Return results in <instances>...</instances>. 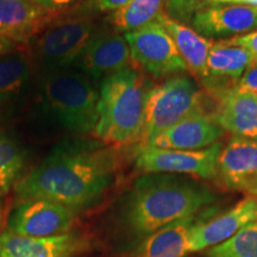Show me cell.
<instances>
[{
    "instance_id": "1",
    "label": "cell",
    "mask_w": 257,
    "mask_h": 257,
    "mask_svg": "<svg viewBox=\"0 0 257 257\" xmlns=\"http://www.w3.org/2000/svg\"><path fill=\"white\" fill-rule=\"evenodd\" d=\"M118 156L113 147L67 141L15 186L19 200L47 199L76 213L99 204L114 182Z\"/></svg>"
},
{
    "instance_id": "2",
    "label": "cell",
    "mask_w": 257,
    "mask_h": 257,
    "mask_svg": "<svg viewBox=\"0 0 257 257\" xmlns=\"http://www.w3.org/2000/svg\"><path fill=\"white\" fill-rule=\"evenodd\" d=\"M219 195L195 178L178 174H143L121 201L119 220L138 242L173 221L200 213Z\"/></svg>"
},
{
    "instance_id": "3",
    "label": "cell",
    "mask_w": 257,
    "mask_h": 257,
    "mask_svg": "<svg viewBox=\"0 0 257 257\" xmlns=\"http://www.w3.org/2000/svg\"><path fill=\"white\" fill-rule=\"evenodd\" d=\"M137 69L127 68L102 80L99 89V120L94 134L106 146L141 142L149 89Z\"/></svg>"
},
{
    "instance_id": "4",
    "label": "cell",
    "mask_w": 257,
    "mask_h": 257,
    "mask_svg": "<svg viewBox=\"0 0 257 257\" xmlns=\"http://www.w3.org/2000/svg\"><path fill=\"white\" fill-rule=\"evenodd\" d=\"M42 113L67 133H94L99 120V91L92 79L74 68L48 70L38 89Z\"/></svg>"
},
{
    "instance_id": "5",
    "label": "cell",
    "mask_w": 257,
    "mask_h": 257,
    "mask_svg": "<svg viewBox=\"0 0 257 257\" xmlns=\"http://www.w3.org/2000/svg\"><path fill=\"white\" fill-rule=\"evenodd\" d=\"M204 101V88L186 75L172 76L153 86L147 95L141 144L150 142L192 112H201Z\"/></svg>"
},
{
    "instance_id": "6",
    "label": "cell",
    "mask_w": 257,
    "mask_h": 257,
    "mask_svg": "<svg viewBox=\"0 0 257 257\" xmlns=\"http://www.w3.org/2000/svg\"><path fill=\"white\" fill-rule=\"evenodd\" d=\"M92 18H69L44 29L35 42L34 55L48 70L72 68L94 36Z\"/></svg>"
},
{
    "instance_id": "7",
    "label": "cell",
    "mask_w": 257,
    "mask_h": 257,
    "mask_svg": "<svg viewBox=\"0 0 257 257\" xmlns=\"http://www.w3.org/2000/svg\"><path fill=\"white\" fill-rule=\"evenodd\" d=\"M221 144L218 142L200 150L161 149L140 144L135 165L144 174H178L216 181L217 159Z\"/></svg>"
},
{
    "instance_id": "8",
    "label": "cell",
    "mask_w": 257,
    "mask_h": 257,
    "mask_svg": "<svg viewBox=\"0 0 257 257\" xmlns=\"http://www.w3.org/2000/svg\"><path fill=\"white\" fill-rule=\"evenodd\" d=\"M124 37L133 62L150 75L165 78L188 72L172 37L157 21L126 32Z\"/></svg>"
},
{
    "instance_id": "9",
    "label": "cell",
    "mask_w": 257,
    "mask_h": 257,
    "mask_svg": "<svg viewBox=\"0 0 257 257\" xmlns=\"http://www.w3.org/2000/svg\"><path fill=\"white\" fill-rule=\"evenodd\" d=\"M75 211L47 199H24L10 213L6 229L25 237H55L70 232Z\"/></svg>"
},
{
    "instance_id": "10",
    "label": "cell",
    "mask_w": 257,
    "mask_h": 257,
    "mask_svg": "<svg viewBox=\"0 0 257 257\" xmlns=\"http://www.w3.org/2000/svg\"><path fill=\"white\" fill-rule=\"evenodd\" d=\"M216 181L227 189L257 198V142L233 136L221 144Z\"/></svg>"
},
{
    "instance_id": "11",
    "label": "cell",
    "mask_w": 257,
    "mask_h": 257,
    "mask_svg": "<svg viewBox=\"0 0 257 257\" xmlns=\"http://www.w3.org/2000/svg\"><path fill=\"white\" fill-rule=\"evenodd\" d=\"M211 212V210L205 212L193 230L189 242V253L207 250L225 242L246 224L257 219V198L246 195L218 216L211 214L208 217Z\"/></svg>"
},
{
    "instance_id": "12",
    "label": "cell",
    "mask_w": 257,
    "mask_h": 257,
    "mask_svg": "<svg viewBox=\"0 0 257 257\" xmlns=\"http://www.w3.org/2000/svg\"><path fill=\"white\" fill-rule=\"evenodd\" d=\"M193 29L205 38H233L257 30V6L214 4L193 16Z\"/></svg>"
},
{
    "instance_id": "13",
    "label": "cell",
    "mask_w": 257,
    "mask_h": 257,
    "mask_svg": "<svg viewBox=\"0 0 257 257\" xmlns=\"http://www.w3.org/2000/svg\"><path fill=\"white\" fill-rule=\"evenodd\" d=\"M131 63L133 60L125 37L108 32L94 35L89 40L74 68L81 70L92 80L105 79L131 68Z\"/></svg>"
},
{
    "instance_id": "14",
    "label": "cell",
    "mask_w": 257,
    "mask_h": 257,
    "mask_svg": "<svg viewBox=\"0 0 257 257\" xmlns=\"http://www.w3.org/2000/svg\"><path fill=\"white\" fill-rule=\"evenodd\" d=\"M87 248V238L75 231L44 238L21 236L8 229L0 234V257H76Z\"/></svg>"
},
{
    "instance_id": "15",
    "label": "cell",
    "mask_w": 257,
    "mask_h": 257,
    "mask_svg": "<svg viewBox=\"0 0 257 257\" xmlns=\"http://www.w3.org/2000/svg\"><path fill=\"white\" fill-rule=\"evenodd\" d=\"M224 133L212 118L195 111L146 146L173 150H200L219 142Z\"/></svg>"
},
{
    "instance_id": "16",
    "label": "cell",
    "mask_w": 257,
    "mask_h": 257,
    "mask_svg": "<svg viewBox=\"0 0 257 257\" xmlns=\"http://www.w3.org/2000/svg\"><path fill=\"white\" fill-rule=\"evenodd\" d=\"M207 92L216 100L214 121L232 136L257 142V96L233 89Z\"/></svg>"
},
{
    "instance_id": "17",
    "label": "cell",
    "mask_w": 257,
    "mask_h": 257,
    "mask_svg": "<svg viewBox=\"0 0 257 257\" xmlns=\"http://www.w3.org/2000/svg\"><path fill=\"white\" fill-rule=\"evenodd\" d=\"M253 62L255 60L248 50L231 46L225 41L213 42L207 56L206 79L200 86L214 92L233 88Z\"/></svg>"
},
{
    "instance_id": "18",
    "label": "cell",
    "mask_w": 257,
    "mask_h": 257,
    "mask_svg": "<svg viewBox=\"0 0 257 257\" xmlns=\"http://www.w3.org/2000/svg\"><path fill=\"white\" fill-rule=\"evenodd\" d=\"M50 15L28 0H0V37L28 43L46 27Z\"/></svg>"
},
{
    "instance_id": "19",
    "label": "cell",
    "mask_w": 257,
    "mask_h": 257,
    "mask_svg": "<svg viewBox=\"0 0 257 257\" xmlns=\"http://www.w3.org/2000/svg\"><path fill=\"white\" fill-rule=\"evenodd\" d=\"M202 216L200 212L161 227L140 242L134 257H186L193 230Z\"/></svg>"
},
{
    "instance_id": "20",
    "label": "cell",
    "mask_w": 257,
    "mask_h": 257,
    "mask_svg": "<svg viewBox=\"0 0 257 257\" xmlns=\"http://www.w3.org/2000/svg\"><path fill=\"white\" fill-rule=\"evenodd\" d=\"M156 21L172 37L180 56L187 66L188 72L199 83H201L206 79L207 56L213 42L201 36L187 24L170 18L166 11L162 12Z\"/></svg>"
},
{
    "instance_id": "21",
    "label": "cell",
    "mask_w": 257,
    "mask_h": 257,
    "mask_svg": "<svg viewBox=\"0 0 257 257\" xmlns=\"http://www.w3.org/2000/svg\"><path fill=\"white\" fill-rule=\"evenodd\" d=\"M31 62L27 54L10 50L0 56V115L10 114L27 94Z\"/></svg>"
},
{
    "instance_id": "22",
    "label": "cell",
    "mask_w": 257,
    "mask_h": 257,
    "mask_svg": "<svg viewBox=\"0 0 257 257\" xmlns=\"http://www.w3.org/2000/svg\"><path fill=\"white\" fill-rule=\"evenodd\" d=\"M162 12H165V0H133L112 12L110 22L115 30L126 34L155 22Z\"/></svg>"
},
{
    "instance_id": "23",
    "label": "cell",
    "mask_w": 257,
    "mask_h": 257,
    "mask_svg": "<svg viewBox=\"0 0 257 257\" xmlns=\"http://www.w3.org/2000/svg\"><path fill=\"white\" fill-rule=\"evenodd\" d=\"M25 166V154L14 138L0 131V193L6 194L19 181Z\"/></svg>"
},
{
    "instance_id": "24",
    "label": "cell",
    "mask_w": 257,
    "mask_h": 257,
    "mask_svg": "<svg viewBox=\"0 0 257 257\" xmlns=\"http://www.w3.org/2000/svg\"><path fill=\"white\" fill-rule=\"evenodd\" d=\"M206 257H257V219L225 242L207 249Z\"/></svg>"
},
{
    "instance_id": "25",
    "label": "cell",
    "mask_w": 257,
    "mask_h": 257,
    "mask_svg": "<svg viewBox=\"0 0 257 257\" xmlns=\"http://www.w3.org/2000/svg\"><path fill=\"white\" fill-rule=\"evenodd\" d=\"M202 8V0H165L166 14L184 24L191 23L193 16Z\"/></svg>"
},
{
    "instance_id": "26",
    "label": "cell",
    "mask_w": 257,
    "mask_h": 257,
    "mask_svg": "<svg viewBox=\"0 0 257 257\" xmlns=\"http://www.w3.org/2000/svg\"><path fill=\"white\" fill-rule=\"evenodd\" d=\"M234 92L245 93L257 96V62H253L248 69L244 72L240 79L233 86Z\"/></svg>"
},
{
    "instance_id": "27",
    "label": "cell",
    "mask_w": 257,
    "mask_h": 257,
    "mask_svg": "<svg viewBox=\"0 0 257 257\" xmlns=\"http://www.w3.org/2000/svg\"><path fill=\"white\" fill-rule=\"evenodd\" d=\"M223 41L226 42L227 44H231V46H237L248 50L252 55L255 62H257V30L243 35V36L227 38V40Z\"/></svg>"
},
{
    "instance_id": "28",
    "label": "cell",
    "mask_w": 257,
    "mask_h": 257,
    "mask_svg": "<svg viewBox=\"0 0 257 257\" xmlns=\"http://www.w3.org/2000/svg\"><path fill=\"white\" fill-rule=\"evenodd\" d=\"M28 2L46 10L50 14H55V12L62 11V10L69 8L70 5L75 4L78 0H28Z\"/></svg>"
},
{
    "instance_id": "29",
    "label": "cell",
    "mask_w": 257,
    "mask_h": 257,
    "mask_svg": "<svg viewBox=\"0 0 257 257\" xmlns=\"http://www.w3.org/2000/svg\"><path fill=\"white\" fill-rule=\"evenodd\" d=\"M130 2H133V0H96V8L100 11L114 12L124 8Z\"/></svg>"
},
{
    "instance_id": "30",
    "label": "cell",
    "mask_w": 257,
    "mask_h": 257,
    "mask_svg": "<svg viewBox=\"0 0 257 257\" xmlns=\"http://www.w3.org/2000/svg\"><path fill=\"white\" fill-rule=\"evenodd\" d=\"M5 224V204H4V194L0 193V234L4 231Z\"/></svg>"
},
{
    "instance_id": "31",
    "label": "cell",
    "mask_w": 257,
    "mask_h": 257,
    "mask_svg": "<svg viewBox=\"0 0 257 257\" xmlns=\"http://www.w3.org/2000/svg\"><path fill=\"white\" fill-rule=\"evenodd\" d=\"M15 49V46L14 43H12L11 41L6 40V38H3L0 37V56L3 55V54L8 53V51Z\"/></svg>"
},
{
    "instance_id": "32",
    "label": "cell",
    "mask_w": 257,
    "mask_h": 257,
    "mask_svg": "<svg viewBox=\"0 0 257 257\" xmlns=\"http://www.w3.org/2000/svg\"><path fill=\"white\" fill-rule=\"evenodd\" d=\"M208 4L214 5V4H237L240 0H206Z\"/></svg>"
},
{
    "instance_id": "33",
    "label": "cell",
    "mask_w": 257,
    "mask_h": 257,
    "mask_svg": "<svg viewBox=\"0 0 257 257\" xmlns=\"http://www.w3.org/2000/svg\"><path fill=\"white\" fill-rule=\"evenodd\" d=\"M237 4H244V5H251V6H257V0H240Z\"/></svg>"
}]
</instances>
